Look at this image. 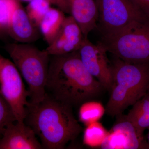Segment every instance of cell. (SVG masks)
Here are the masks:
<instances>
[{
	"label": "cell",
	"instance_id": "cell-1",
	"mask_svg": "<svg viewBox=\"0 0 149 149\" xmlns=\"http://www.w3.org/2000/svg\"><path fill=\"white\" fill-rule=\"evenodd\" d=\"M104 88L81 61L78 51L51 56L46 92L72 107L99 95Z\"/></svg>",
	"mask_w": 149,
	"mask_h": 149
},
{
	"label": "cell",
	"instance_id": "cell-2",
	"mask_svg": "<svg viewBox=\"0 0 149 149\" xmlns=\"http://www.w3.org/2000/svg\"><path fill=\"white\" fill-rule=\"evenodd\" d=\"M72 108L47 93L40 102L27 106L24 122L39 137L43 149H63L81 133Z\"/></svg>",
	"mask_w": 149,
	"mask_h": 149
},
{
	"label": "cell",
	"instance_id": "cell-3",
	"mask_svg": "<svg viewBox=\"0 0 149 149\" xmlns=\"http://www.w3.org/2000/svg\"><path fill=\"white\" fill-rule=\"evenodd\" d=\"M112 65L111 95L105 111L112 116L121 114L148 93L149 63L134 64L116 58Z\"/></svg>",
	"mask_w": 149,
	"mask_h": 149
},
{
	"label": "cell",
	"instance_id": "cell-4",
	"mask_svg": "<svg viewBox=\"0 0 149 149\" xmlns=\"http://www.w3.org/2000/svg\"><path fill=\"white\" fill-rule=\"evenodd\" d=\"M4 48L27 83L29 103L40 102L46 95L51 55L30 43H10Z\"/></svg>",
	"mask_w": 149,
	"mask_h": 149
},
{
	"label": "cell",
	"instance_id": "cell-5",
	"mask_svg": "<svg viewBox=\"0 0 149 149\" xmlns=\"http://www.w3.org/2000/svg\"><path fill=\"white\" fill-rule=\"evenodd\" d=\"M99 42L123 61L149 63V19L136 22L113 36L101 38Z\"/></svg>",
	"mask_w": 149,
	"mask_h": 149
},
{
	"label": "cell",
	"instance_id": "cell-6",
	"mask_svg": "<svg viewBox=\"0 0 149 149\" xmlns=\"http://www.w3.org/2000/svg\"><path fill=\"white\" fill-rule=\"evenodd\" d=\"M98 18L97 28L102 38L113 36L138 22L149 19L130 0H95Z\"/></svg>",
	"mask_w": 149,
	"mask_h": 149
},
{
	"label": "cell",
	"instance_id": "cell-7",
	"mask_svg": "<svg viewBox=\"0 0 149 149\" xmlns=\"http://www.w3.org/2000/svg\"><path fill=\"white\" fill-rule=\"evenodd\" d=\"M0 93L10 106L16 121L24 122L29 93L20 72L13 62L0 51Z\"/></svg>",
	"mask_w": 149,
	"mask_h": 149
},
{
	"label": "cell",
	"instance_id": "cell-8",
	"mask_svg": "<svg viewBox=\"0 0 149 149\" xmlns=\"http://www.w3.org/2000/svg\"><path fill=\"white\" fill-rule=\"evenodd\" d=\"M81 61L88 72L106 90L110 91L112 82L111 65L107 56L106 48L98 42L95 45L84 38L78 50Z\"/></svg>",
	"mask_w": 149,
	"mask_h": 149
},
{
	"label": "cell",
	"instance_id": "cell-9",
	"mask_svg": "<svg viewBox=\"0 0 149 149\" xmlns=\"http://www.w3.org/2000/svg\"><path fill=\"white\" fill-rule=\"evenodd\" d=\"M85 37L71 15L66 17L53 41L45 49L51 56L66 54L78 51Z\"/></svg>",
	"mask_w": 149,
	"mask_h": 149
},
{
	"label": "cell",
	"instance_id": "cell-10",
	"mask_svg": "<svg viewBox=\"0 0 149 149\" xmlns=\"http://www.w3.org/2000/svg\"><path fill=\"white\" fill-rule=\"evenodd\" d=\"M30 126L24 122L9 124L0 138V149H41L42 144Z\"/></svg>",
	"mask_w": 149,
	"mask_h": 149
},
{
	"label": "cell",
	"instance_id": "cell-11",
	"mask_svg": "<svg viewBox=\"0 0 149 149\" xmlns=\"http://www.w3.org/2000/svg\"><path fill=\"white\" fill-rule=\"evenodd\" d=\"M100 147L102 149L148 148L144 139L139 137L134 126L125 118L115 124L108 132Z\"/></svg>",
	"mask_w": 149,
	"mask_h": 149
},
{
	"label": "cell",
	"instance_id": "cell-12",
	"mask_svg": "<svg viewBox=\"0 0 149 149\" xmlns=\"http://www.w3.org/2000/svg\"><path fill=\"white\" fill-rule=\"evenodd\" d=\"M40 33L38 27L19 2L12 17L8 36L18 42L31 44L39 39Z\"/></svg>",
	"mask_w": 149,
	"mask_h": 149
},
{
	"label": "cell",
	"instance_id": "cell-13",
	"mask_svg": "<svg viewBox=\"0 0 149 149\" xmlns=\"http://www.w3.org/2000/svg\"><path fill=\"white\" fill-rule=\"evenodd\" d=\"M70 14L79 24L85 38L97 28L98 13L95 0H66Z\"/></svg>",
	"mask_w": 149,
	"mask_h": 149
},
{
	"label": "cell",
	"instance_id": "cell-14",
	"mask_svg": "<svg viewBox=\"0 0 149 149\" xmlns=\"http://www.w3.org/2000/svg\"><path fill=\"white\" fill-rule=\"evenodd\" d=\"M133 106L125 118L134 126L139 137L144 139V131L149 128V93Z\"/></svg>",
	"mask_w": 149,
	"mask_h": 149
},
{
	"label": "cell",
	"instance_id": "cell-15",
	"mask_svg": "<svg viewBox=\"0 0 149 149\" xmlns=\"http://www.w3.org/2000/svg\"><path fill=\"white\" fill-rule=\"evenodd\" d=\"M64 13L59 9L51 7L38 24L39 31L48 45L52 42L59 31L66 17Z\"/></svg>",
	"mask_w": 149,
	"mask_h": 149
},
{
	"label": "cell",
	"instance_id": "cell-16",
	"mask_svg": "<svg viewBox=\"0 0 149 149\" xmlns=\"http://www.w3.org/2000/svg\"><path fill=\"white\" fill-rule=\"evenodd\" d=\"M105 112V109L100 103L88 101L80 105L79 111V120L87 126L98 121Z\"/></svg>",
	"mask_w": 149,
	"mask_h": 149
},
{
	"label": "cell",
	"instance_id": "cell-17",
	"mask_svg": "<svg viewBox=\"0 0 149 149\" xmlns=\"http://www.w3.org/2000/svg\"><path fill=\"white\" fill-rule=\"evenodd\" d=\"M108 132L101 123L97 122L87 125L83 135V143L88 146H100L106 139Z\"/></svg>",
	"mask_w": 149,
	"mask_h": 149
},
{
	"label": "cell",
	"instance_id": "cell-18",
	"mask_svg": "<svg viewBox=\"0 0 149 149\" xmlns=\"http://www.w3.org/2000/svg\"><path fill=\"white\" fill-rule=\"evenodd\" d=\"M17 0H0V38L8 35V31Z\"/></svg>",
	"mask_w": 149,
	"mask_h": 149
},
{
	"label": "cell",
	"instance_id": "cell-19",
	"mask_svg": "<svg viewBox=\"0 0 149 149\" xmlns=\"http://www.w3.org/2000/svg\"><path fill=\"white\" fill-rule=\"evenodd\" d=\"M51 5L46 0H33L29 2L25 10L29 18L37 27L43 17L51 8Z\"/></svg>",
	"mask_w": 149,
	"mask_h": 149
},
{
	"label": "cell",
	"instance_id": "cell-20",
	"mask_svg": "<svg viewBox=\"0 0 149 149\" xmlns=\"http://www.w3.org/2000/svg\"><path fill=\"white\" fill-rule=\"evenodd\" d=\"M16 121L15 115L10 105L0 93V132L10 123Z\"/></svg>",
	"mask_w": 149,
	"mask_h": 149
},
{
	"label": "cell",
	"instance_id": "cell-21",
	"mask_svg": "<svg viewBox=\"0 0 149 149\" xmlns=\"http://www.w3.org/2000/svg\"><path fill=\"white\" fill-rule=\"evenodd\" d=\"M19 1L29 2L33 0H17ZM51 4L57 7L58 9L63 11L64 13H70L69 5L66 0H46Z\"/></svg>",
	"mask_w": 149,
	"mask_h": 149
},
{
	"label": "cell",
	"instance_id": "cell-22",
	"mask_svg": "<svg viewBox=\"0 0 149 149\" xmlns=\"http://www.w3.org/2000/svg\"><path fill=\"white\" fill-rule=\"evenodd\" d=\"M134 5L149 19V0H130Z\"/></svg>",
	"mask_w": 149,
	"mask_h": 149
},
{
	"label": "cell",
	"instance_id": "cell-23",
	"mask_svg": "<svg viewBox=\"0 0 149 149\" xmlns=\"http://www.w3.org/2000/svg\"><path fill=\"white\" fill-rule=\"evenodd\" d=\"M149 130V132L148 133V148H149V128L148 129Z\"/></svg>",
	"mask_w": 149,
	"mask_h": 149
},
{
	"label": "cell",
	"instance_id": "cell-24",
	"mask_svg": "<svg viewBox=\"0 0 149 149\" xmlns=\"http://www.w3.org/2000/svg\"><path fill=\"white\" fill-rule=\"evenodd\" d=\"M2 135V133H1V132H0V138H1V137Z\"/></svg>",
	"mask_w": 149,
	"mask_h": 149
},
{
	"label": "cell",
	"instance_id": "cell-25",
	"mask_svg": "<svg viewBox=\"0 0 149 149\" xmlns=\"http://www.w3.org/2000/svg\"><path fill=\"white\" fill-rule=\"evenodd\" d=\"M148 93H149V84L148 85Z\"/></svg>",
	"mask_w": 149,
	"mask_h": 149
}]
</instances>
